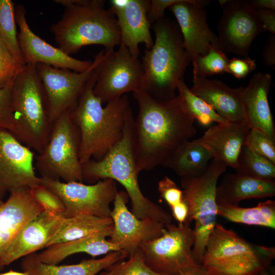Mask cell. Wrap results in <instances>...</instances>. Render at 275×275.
Instances as JSON below:
<instances>
[{"label":"cell","instance_id":"74e56055","mask_svg":"<svg viewBox=\"0 0 275 275\" xmlns=\"http://www.w3.org/2000/svg\"><path fill=\"white\" fill-rule=\"evenodd\" d=\"M23 67L16 61L0 38V89L11 83Z\"/></svg>","mask_w":275,"mask_h":275},{"label":"cell","instance_id":"f907efd6","mask_svg":"<svg viewBox=\"0 0 275 275\" xmlns=\"http://www.w3.org/2000/svg\"><path fill=\"white\" fill-rule=\"evenodd\" d=\"M253 275H273V273H271L270 272H269L267 270V268H266V269L262 270L255 273Z\"/></svg>","mask_w":275,"mask_h":275},{"label":"cell","instance_id":"4316f807","mask_svg":"<svg viewBox=\"0 0 275 275\" xmlns=\"http://www.w3.org/2000/svg\"><path fill=\"white\" fill-rule=\"evenodd\" d=\"M121 251L105 237H90L53 244L39 253L37 258L42 262L57 265L70 255L86 253L93 257Z\"/></svg>","mask_w":275,"mask_h":275},{"label":"cell","instance_id":"8d00e7d4","mask_svg":"<svg viewBox=\"0 0 275 275\" xmlns=\"http://www.w3.org/2000/svg\"><path fill=\"white\" fill-rule=\"evenodd\" d=\"M245 144L255 153L275 163V143L261 130L251 128Z\"/></svg>","mask_w":275,"mask_h":275},{"label":"cell","instance_id":"484cf974","mask_svg":"<svg viewBox=\"0 0 275 275\" xmlns=\"http://www.w3.org/2000/svg\"><path fill=\"white\" fill-rule=\"evenodd\" d=\"M275 195V182L263 181L237 173H227L217 186V205L238 206L242 200L271 197Z\"/></svg>","mask_w":275,"mask_h":275},{"label":"cell","instance_id":"7dc6e473","mask_svg":"<svg viewBox=\"0 0 275 275\" xmlns=\"http://www.w3.org/2000/svg\"><path fill=\"white\" fill-rule=\"evenodd\" d=\"M249 4L255 10H275L274 0H249Z\"/></svg>","mask_w":275,"mask_h":275},{"label":"cell","instance_id":"f1b7e54d","mask_svg":"<svg viewBox=\"0 0 275 275\" xmlns=\"http://www.w3.org/2000/svg\"><path fill=\"white\" fill-rule=\"evenodd\" d=\"M212 158V153L199 138L183 144L173 155L166 167L171 169L180 178L194 177L205 170Z\"/></svg>","mask_w":275,"mask_h":275},{"label":"cell","instance_id":"5bb4252c","mask_svg":"<svg viewBox=\"0 0 275 275\" xmlns=\"http://www.w3.org/2000/svg\"><path fill=\"white\" fill-rule=\"evenodd\" d=\"M218 24L219 48L246 57L255 38L264 32L258 14L245 0H228Z\"/></svg>","mask_w":275,"mask_h":275},{"label":"cell","instance_id":"816d5d0a","mask_svg":"<svg viewBox=\"0 0 275 275\" xmlns=\"http://www.w3.org/2000/svg\"><path fill=\"white\" fill-rule=\"evenodd\" d=\"M228 0H218V2L222 7H224L228 2Z\"/></svg>","mask_w":275,"mask_h":275},{"label":"cell","instance_id":"5b68a950","mask_svg":"<svg viewBox=\"0 0 275 275\" xmlns=\"http://www.w3.org/2000/svg\"><path fill=\"white\" fill-rule=\"evenodd\" d=\"M155 39L142 58L139 90L160 100L175 97L179 81L190 61L177 23L164 17L153 24Z\"/></svg>","mask_w":275,"mask_h":275},{"label":"cell","instance_id":"52a82bcc","mask_svg":"<svg viewBox=\"0 0 275 275\" xmlns=\"http://www.w3.org/2000/svg\"><path fill=\"white\" fill-rule=\"evenodd\" d=\"M274 258V247L252 243L216 224L201 264L209 275H253L267 268Z\"/></svg>","mask_w":275,"mask_h":275},{"label":"cell","instance_id":"8992f818","mask_svg":"<svg viewBox=\"0 0 275 275\" xmlns=\"http://www.w3.org/2000/svg\"><path fill=\"white\" fill-rule=\"evenodd\" d=\"M12 133L23 145L40 153L51 132L44 91L36 65L26 64L12 81L10 97Z\"/></svg>","mask_w":275,"mask_h":275},{"label":"cell","instance_id":"d6a6232c","mask_svg":"<svg viewBox=\"0 0 275 275\" xmlns=\"http://www.w3.org/2000/svg\"><path fill=\"white\" fill-rule=\"evenodd\" d=\"M0 38L16 61L25 66L18 44L14 4L11 0H0Z\"/></svg>","mask_w":275,"mask_h":275},{"label":"cell","instance_id":"4fadbf2b","mask_svg":"<svg viewBox=\"0 0 275 275\" xmlns=\"http://www.w3.org/2000/svg\"><path fill=\"white\" fill-rule=\"evenodd\" d=\"M142 74L139 57L120 44L116 51H105L97 70L93 93L102 104L118 99L127 92L139 90Z\"/></svg>","mask_w":275,"mask_h":275},{"label":"cell","instance_id":"603a6c76","mask_svg":"<svg viewBox=\"0 0 275 275\" xmlns=\"http://www.w3.org/2000/svg\"><path fill=\"white\" fill-rule=\"evenodd\" d=\"M250 129L245 120L217 124L209 127L200 139L212 153L213 159L235 169Z\"/></svg>","mask_w":275,"mask_h":275},{"label":"cell","instance_id":"f546056e","mask_svg":"<svg viewBox=\"0 0 275 275\" xmlns=\"http://www.w3.org/2000/svg\"><path fill=\"white\" fill-rule=\"evenodd\" d=\"M218 215L236 223L275 229V201L267 200L253 207L217 205Z\"/></svg>","mask_w":275,"mask_h":275},{"label":"cell","instance_id":"ba28073f","mask_svg":"<svg viewBox=\"0 0 275 275\" xmlns=\"http://www.w3.org/2000/svg\"><path fill=\"white\" fill-rule=\"evenodd\" d=\"M227 167L225 163L213 159L201 174L180 178L183 200L188 208L186 220L195 221V241L192 251L197 263H202L209 236L216 224L217 181Z\"/></svg>","mask_w":275,"mask_h":275},{"label":"cell","instance_id":"ee69618b","mask_svg":"<svg viewBox=\"0 0 275 275\" xmlns=\"http://www.w3.org/2000/svg\"><path fill=\"white\" fill-rule=\"evenodd\" d=\"M262 57L264 64L268 67L275 65V35L271 34L267 39L263 50Z\"/></svg>","mask_w":275,"mask_h":275},{"label":"cell","instance_id":"277c9868","mask_svg":"<svg viewBox=\"0 0 275 275\" xmlns=\"http://www.w3.org/2000/svg\"><path fill=\"white\" fill-rule=\"evenodd\" d=\"M65 7L64 12L50 26L61 50L71 56L82 47L101 45L105 51L114 50L121 44L117 18L102 0H55Z\"/></svg>","mask_w":275,"mask_h":275},{"label":"cell","instance_id":"44dd1931","mask_svg":"<svg viewBox=\"0 0 275 275\" xmlns=\"http://www.w3.org/2000/svg\"><path fill=\"white\" fill-rule=\"evenodd\" d=\"M65 217L43 212L30 222L13 241L3 261L6 267L17 259L46 248Z\"/></svg>","mask_w":275,"mask_h":275},{"label":"cell","instance_id":"681fc988","mask_svg":"<svg viewBox=\"0 0 275 275\" xmlns=\"http://www.w3.org/2000/svg\"><path fill=\"white\" fill-rule=\"evenodd\" d=\"M113 265L106 268L105 271L102 272L99 275H111L113 271Z\"/></svg>","mask_w":275,"mask_h":275},{"label":"cell","instance_id":"7402d4cb","mask_svg":"<svg viewBox=\"0 0 275 275\" xmlns=\"http://www.w3.org/2000/svg\"><path fill=\"white\" fill-rule=\"evenodd\" d=\"M271 82L270 74L256 72L241 93L245 119L251 128L263 131L275 143V128L268 94Z\"/></svg>","mask_w":275,"mask_h":275},{"label":"cell","instance_id":"60d3db41","mask_svg":"<svg viewBox=\"0 0 275 275\" xmlns=\"http://www.w3.org/2000/svg\"><path fill=\"white\" fill-rule=\"evenodd\" d=\"M12 83V81L5 87L0 89V128L6 129L11 133L13 123L10 110V97Z\"/></svg>","mask_w":275,"mask_h":275},{"label":"cell","instance_id":"cb8c5ba5","mask_svg":"<svg viewBox=\"0 0 275 275\" xmlns=\"http://www.w3.org/2000/svg\"><path fill=\"white\" fill-rule=\"evenodd\" d=\"M191 91L210 105L229 122L245 120L241 93L244 88L229 87L223 82L207 78H193Z\"/></svg>","mask_w":275,"mask_h":275},{"label":"cell","instance_id":"d590c367","mask_svg":"<svg viewBox=\"0 0 275 275\" xmlns=\"http://www.w3.org/2000/svg\"><path fill=\"white\" fill-rule=\"evenodd\" d=\"M128 258L114 264L111 275H158L146 265L140 249Z\"/></svg>","mask_w":275,"mask_h":275},{"label":"cell","instance_id":"f35d334b","mask_svg":"<svg viewBox=\"0 0 275 275\" xmlns=\"http://www.w3.org/2000/svg\"><path fill=\"white\" fill-rule=\"evenodd\" d=\"M160 197L172 208L183 201V191L168 176H165L158 183Z\"/></svg>","mask_w":275,"mask_h":275},{"label":"cell","instance_id":"e0dca14e","mask_svg":"<svg viewBox=\"0 0 275 275\" xmlns=\"http://www.w3.org/2000/svg\"><path fill=\"white\" fill-rule=\"evenodd\" d=\"M207 0H178L168 8L175 16L180 30L185 50L190 61L218 46L217 36L210 29L205 7Z\"/></svg>","mask_w":275,"mask_h":275},{"label":"cell","instance_id":"1f68e13d","mask_svg":"<svg viewBox=\"0 0 275 275\" xmlns=\"http://www.w3.org/2000/svg\"><path fill=\"white\" fill-rule=\"evenodd\" d=\"M177 91L185 109L200 124L207 126L213 122L220 124L229 122L221 117L210 105L194 94L183 79L179 81Z\"/></svg>","mask_w":275,"mask_h":275},{"label":"cell","instance_id":"8fae6325","mask_svg":"<svg viewBox=\"0 0 275 275\" xmlns=\"http://www.w3.org/2000/svg\"><path fill=\"white\" fill-rule=\"evenodd\" d=\"M104 57V50L99 52L90 67L80 72L42 64L36 65L44 91L48 116L51 123L64 113L71 111L75 107L88 81Z\"/></svg>","mask_w":275,"mask_h":275},{"label":"cell","instance_id":"f6af8a7d","mask_svg":"<svg viewBox=\"0 0 275 275\" xmlns=\"http://www.w3.org/2000/svg\"><path fill=\"white\" fill-rule=\"evenodd\" d=\"M172 216L179 224H183L186 220L188 214V208L186 202L183 201L171 208Z\"/></svg>","mask_w":275,"mask_h":275},{"label":"cell","instance_id":"9a60e30c","mask_svg":"<svg viewBox=\"0 0 275 275\" xmlns=\"http://www.w3.org/2000/svg\"><path fill=\"white\" fill-rule=\"evenodd\" d=\"M35 154L10 131L0 128V200L14 191L40 184Z\"/></svg>","mask_w":275,"mask_h":275},{"label":"cell","instance_id":"7a4b0ae2","mask_svg":"<svg viewBox=\"0 0 275 275\" xmlns=\"http://www.w3.org/2000/svg\"><path fill=\"white\" fill-rule=\"evenodd\" d=\"M97 69L70 112L79 133V156L82 166L91 159L100 160L120 142L131 110L126 95L102 106L101 101L93 91Z\"/></svg>","mask_w":275,"mask_h":275},{"label":"cell","instance_id":"ffe728a7","mask_svg":"<svg viewBox=\"0 0 275 275\" xmlns=\"http://www.w3.org/2000/svg\"><path fill=\"white\" fill-rule=\"evenodd\" d=\"M150 1L112 0L111 10L115 15L121 33V44L134 56L139 57V44L150 49L154 43L151 23L148 18Z\"/></svg>","mask_w":275,"mask_h":275},{"label":"cell","instance_id":"d4e9b609","mask_svg":"<svg viewBox=\"0 0 275 275\" xmlns=\"http://www.w3.org/2000/svg\"><path fill=\"white\" fill-rule=\"evenodd\" d=\"M126 258L128 255L126 253L117 251L99 259H85L75 264L59 265L41 262L34 253L23 257L20 266L28 275H96Z\"/></svg>","mask_w":275,"mask_h":275},{"label":"cell","instance_id":"6da1fadb","mask_svg":"<svg viewBox=\"0 0 275 275\" xmlns=\"http://www.w3.org/2000/svg\"><path fill=\"white\" fill-rule=\"evenodd\" d=\"M139 106L134 120L137 172L166 167L176 151L197 133L195 120L180 97L157 100L138 90L133 92Z\"/></svg>","mask_w":275,"mask_h":275},{"label":"cell","instance_id":"836d02e7","mask_svg":"<svg viewBox=\"0 0 275 275\" xmlns=\"http://www.w3.org/2000/svg\"><path fill=\"white\" fill-rule=\"evenodd\" d=\"M229 59L219 47H212L205 55H198L193 60V78H207L226 72Z\"/></svg>","mask_w":275,"mask_h":275},{"label":"cell","instance_id":"c3c4849f","mask_svg":"<svg viewBox=\"0 0 275 275\" xmlns=\"http://www.w3.org/2000/svg\"><path fill=\"white\" fill-rule=\"evenodd\" d=\"M0 275H28V274L24 271L19 272L10 270L5 272H0Z\"/></svg>","mask_w":275,"mask_h":275},{"label":"cell","instance_id":"2e32d148","mask_svg":"<svg viewBox=\"0 0 275 275\" xmlns=\"http://www.w3.org/2000/svg\"><path fill=\"white\" fill-rule=\"evenodd\" d=\"M128 199L126 191L116 194L110 213L114 227L108 240L129 257L139 249L142 242L160 236L167 225L150 218H138L127 207Z\"/></svg>","mask_w":275,"mask_h":275},{"label":"cell","instance_id":"e575fe53","mask_svg":"<svg viewBox=\"0 0 275 275\" xmlns=\"http://www.w3.org/2000/svg\"><path fill=\"white\" fill-rule=\"evenodd\" d=\"M30 189L33 197L43 207L44 212L63 215L64 205L54 193L41 184L33 186Z\"/></svg>","mask_w":275,"mask_h":275},{"label":"cell","instance_id":"ab89813d","mask_svg":"<svg viewBox=\"0 0 275 275\" xmlns=\"http://www.w3.org/2000/svg\"><path fill=\"white\" fill-rule=\"evenodd\" d=\"M257 68L255 60L249 57H233L229 59L226 68V72L232 74L238 79L245 78Z\"/></svg>","mask_w":275,"mask_h":275},{"label":"cell","instance_id":"9c48e42d","mask_svg":"<svg viewBox=\"0 0 275 275\" xmlns=\"http://www.w3.org/2000/svg\"><path fill=\"white\" fill-rule=\"evenodd\" d=\"M70 112L64 113L53 123L45 146L35 156V164L41 177L82 182L79 133Z\"/></svg>","mask_w":275,"mask_h":275},{"label":"cell","instance_id":"ac0fdd59","mask_svg":"<svg viewBox=\"0 0 275 275\" xmlns=\"http://www.w3.org/2000/svg\"><path fill=\"white\" fill-rule=\"evenodd\" d=\"M25 14L26 11L22 5L15 7L16 22L19 29L18 44L25 65L42 64L78 72L90 67L92 62L74 58L37 36L30 29Z\"/></svg>","mask_w":275,"mask_h":275},{"label":"cell","instance_id":"3957f363","mask_svg":"<svg viewBox=\"0 0 275 275\" xmlns=\"http://www.w3.org/2000/svg\"><path fill=\"white\" fill-rule=\"evenodd\" d=\"M134 120L131 110L120 142L100 160L91 159L82 166V182L95 183L104 179L119 182L131 201V211L134 215L168 225L172 223V215L146 197L140 187L135 164Z\"/></svg>","mask_w":275,"mask_h":275},{"label":"cell","instance_id":"7bdbcfd3","mask_svg":"<svg viewBox=\"0 0 275 275\" xmlns=\"http://www.w3.org/2000/svg\"><path fill=\"white\" fill-rule=\"evenodd\" d=\"M257 12L264 32L268 31L275 35V10L265 9L257 10Z\"/></svg>","mask_w":275,"mask_h":275},{"label":"cell","instance_id":"30bf717a","mask_svg":"<svg viewBox=\"0 0 275 275\" xmlns=\"http://www.w3.org/2000/svg\"><path fill=\"white\" fill-rule=\"evenodd\" d=\"M191 223H171L160 236L141 243L144 262L152 271L158 275H179L184 268L197 263L193 255L195 234Z\"/></svg>","mask_w":275,"mask_h":275},{"label":"cell","instance_id":"bcb514c9","mask_svg":"<svg viewBox=\"0 0 275 275\" xmlns=\"http://www.w3.org/2000/svg\"><path fill=\"white\" fill-rule=\"evenodd\" d=\"M179 275H209L206 268L202 264L196 263L183 269Z\"/></svg>","mask_w":275,"mask_h":275},{"label":"cell","instance_id":"d6986e66","mask_svg":"<svg viewBox=\"0 0 275 275\" xmlns=\"http://www.w3.org/2000/svg\"><path fill=\"white\" fill-rule=\"evenodd\" d=\"M43 212L30 188L11 193L6 201H0V272L4 268L3 261L6 253L16 236Z\"/></svg>","mask_w":275,"mask_h":275},{"label":"cell","instance_id":"7c38bea8","mask_svg":"<svg viewBox=\"0 0 275 275\" xmlns=\"http://www.w3.org/2000/svg\"><path fill=\"white\" fill-rule=\"evenodd\" d=\"M40 184L57 195L65 206V218L78 215L109 217L118 193L116 182L111 179L100 180L92 184L80 182H65L40 177Z\"/></svg>","mask_w":275,"mask_h":275},{"label":"cell","instance_id":"4dcf8cb0","mask_svg":"<svg viewBox=\"0 0 275 275\" xmlns=\"http://www.w3.org/2000/svg\"><path fill=\"white\" fill-rule=\"evenodd\" d=\"M235 170L240 175L275 182V163L255 153L245 144L241 148Z\"/></svg>","mask_w":275,"mask_h":275},{"label":"cell","instance_id":"b9f144b4","mask_svg":"<svg viewBox=\"0 0 275 275\" xmlns=\"http://www.w3.org/2000/svg\"><path fill=\"white\" fill-rule=\"evenodd\" d=\"M178 0H151L148 18L151 24L154 23L158 20L164 17L166 8L174 4Z\"/></svg>","mask_w":275,"mask_h":275},{"label":"cell","instance_id":"83f0119b","mask_svg":"<svg viewBox=\"0 0 275 275\" xmlns=\"http://www.w3.org/2000/svg\"><path fill=\"white\" fill-rule=\"evenodd\" d=\"M111 217L78 215L64 218L58 231L49 242L50 245L90 237H110L113 230Z\"/></svg>","mask_w":275,"mask_h":275}]
</instances>
